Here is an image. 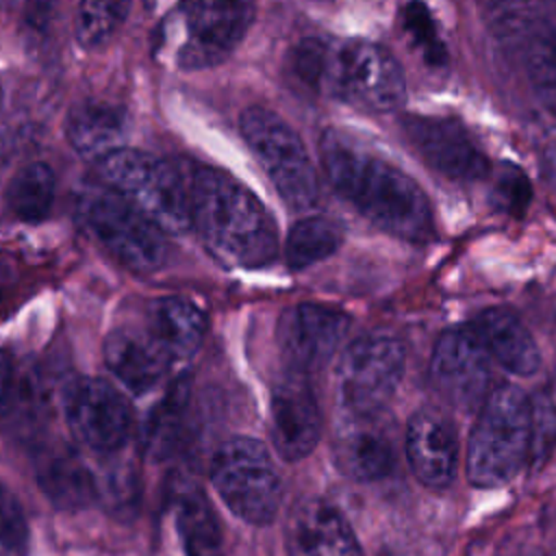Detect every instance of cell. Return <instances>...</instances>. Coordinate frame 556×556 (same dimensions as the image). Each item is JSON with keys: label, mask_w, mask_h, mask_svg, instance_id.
<instances>
[{"label": "cell", "mask_w": 556, "mask_h": 556, "mask_svg": "<svg viewBox=\"0 0 556 556\" xmlns=\"http://www.w3.org/2000/svg\"><path fill=\"white\" fill-rule=\"evenodd\" d=\"M523 67L532 93L556 117V35L547 26L536 24L523 37Z\"/></svg>", "instance_id": "cell-27"}, {"label": "cell", "mask_w": 556, "mask_h": 556, "mask_svg": "<svg viewBox=\"0 0 556 556\" xmlns=\"http://www.w3.org/2000/svg\"><path fill=\"white\" fill-rule=\"evenodd\" d=\"M532 198V187L523 169L515 163H500L493 174V200L500 211L521 215Z\"/></svg>", "instance_id": "cell-35"}, {"label": "cell", "mask_w": 556, "mask_h": 556, "mask_svg": "<svg viewBox=\"0 0 556 556\" xmlns=\"http://www.w3.org/2000/svg\"><path fill=\"white\" fill-rule=\"evenodd\" d=\"M132 0H80L76 11V39L83 48L104 46L128 15Z\"/></svg>", "instance_id": "cell-29"}, {"label": "cell", "mask_w": 556, "mask_h": 556, "mask_svg": "<svg viewBox=\"0 0 556 556\" xmlns=\"http://www.w3.org/2000/svg\"><path fill=\"white\" fill-rule=\"evenodd\" d=\"M191 228L228 267L258 269L274 261L278 235L261 200L237 178L215 167L189 174Z\"/></svg>", "instance_id": "cell-2"}, {"label": "cell", "mask_w": 556, "mask_h": 556, "mask_svg": "<svg viewBox=\"0 0 556 556\" xmlns=\"http://www.w3.org/2000/svg\"><path fill=\"white\" fill-rule=\"evenodd\" d=\"M350 330V317L332 306L302 302L287 308L278 321V345L289 371L313 374L339 350Z\"/></svg>", "instance_id": "cell-13"}, {"label": "cell", "mask_w": 556, "mask_h": 556, "mask_svg": "<svg viewBox=\"0 0 556 556\" xmlns=\"http://www.w3.org/2000/svg\"><path fill=\"white\" fill-rule=\"evenodd\" d=\"M239 128L280 200L293 211L311 208L319 198V178L293 126L276 111L254 104L239 115Z\"/></svg>", "instance_id": "cell-5"}, {"label": "cell", "mask_w": 556, "mask_h": 556, "mask_svg": "<svg viewBox=\"0 0 556 556\" xmlns=\"http://www.w3.org/2000/svg\"><path fill=\"white\" fill-rule=\"evenodd\" d=\"M343 230L337 222L313 215L293 224L285 241V261L291 269H306L337 252Z\"/></svg>", "instance_id": "cell-26"}, {"label": "cell", "mask_w": 556, "mask_h": 556, "mask_svg": "<svg viewBox=\"0 0 556 556\" xmlns=\"http://www.w3.org/2000/svg\"><path fill=\"white\" fill-rule=\"evenodd\" d=\"M63 413L74 439L93 452L122 450L132 430L126 400L98 378L72 380L63 393Z\"/></svg>", "instance_id": "cell-10"}, {"label": "cell", "mask_w": 556, "mask_h": 556, "mask_svg": "<svg viewBox=\"0 0 556 556\" xmlns=\"http://www.w3.org/2000/svg\"><path fill=\"white\" fill-rule=\"evenodd\" d=\"M7 206L26 222L37 224L48 217L54 202V174L46 163H28L15 172L7 187Z\"/></svg>", "instance_id": "cell-25"}, {"label": "cell", "mask_w": 556, "mask_h": 556, "mask_svg": "<svg viewBox=\"0 0 556 556\" xmlns=\"http://www.w3.org/2000/svg\"><path fill=\"white\" fill-rule=\"evenodd\" d=\"M321 167L332 189L384 232L424 243L432 237L430 200L415 178L328 128L319 139Z\"/></svg>", "instance_id": "cell-1"}, {"label": "cell", "mask_w": 556, "mask_h": 556, "mask_svg": "<svg viewBox=\"0 0 556 556\" xmlns=\"http://www.w3.org/2000/svg\"><path fill=\"white\" fill-rule=\"evenodd\" d=\"M78 215L91 237L124 267L156 271L167 258L163 230L113 189H89L78 200Z\"/></svg>", "instance_id": "cell-7"}, {"label": "cell", "mask_w": 556, "mask_h": 556, "mask_svg": "<svg viewBox=\"0 0 556 556\" xmlns=\"http://www.w3.org/2000/svg\"><path fill=\"white\" fill-rule=\"evenodd\" d=\"M532 421H534V441L556 434V378L552 387L543 393L536 408H532Z\"/></svg>", "instance_id": "cell-36"}, {"label": "cell", "mask_w": 556, "mask_h": 556, "mask_svg": "<svg viewBox=\"0 0 556 556\" xmlns=\"http://www.w3.org/2000/svg\"><path fill=\"white\" fill-rule=\"evenodd\" d=\"M67 141L89 161H100L106 154L124 148L128 135V117L117 104L87 100L76 104L67 115Z\"/></svg>", "instance_id": "cell-22"}, {"label": "cell", "mask_w": 556, "mask_h": 556, "mask_svg": "<svg viewBox=\"0 0 556 556\" xmlns=\"http://www.w3.org/2000/svg\"><path fill=\"white\" fill-rule=\"evenodd\" d=\"M9 384H11V365H9V358L4 356V352H0V410H2L7 393H9Z\"/></svg>", "instance_id": "cell-37"}, {"label": "cell", "mask_w": 556, "mask_h": 556, "mask_svg": "<svg viewBox=\"0 0 556 556\" xmlns=\"http://www.w3.org/2000/svg\"><path fill=\"white\" fill-rule=\"evenodd\" d=\"M406 369V350L391 334H363L354 339L337 365L341 410H382L393 397Z\"/></svg>", "instance_id": "cell-9"}, {"label": "cell", "mask_w": 556, "mask_h": 556, "mask_svg": "<svg viewBox=\"0 0 556 556\" xmlns=\"http://www.w3.org/2000/svg\"><path fill=\"white\" fill-rule=\"evenodd\" d=\"M189 402V380L178 378L146 424V447L152 456H165L178 441L182 415Z\"/></svg>", "instance_id": "cell-28"}, {"label": "cell", "mask_w": 556, "mask_h": 556, "mask_svg": "<svg viewBox=\"0 0 556 556\" xmlns=\"http://www.w3.org/2000/svg\"><path fill=\"white\" fill-rule=\"evenodd\" d=\"M534 445L532 404L528 395L500 384L480 404L467 441L465 473L473 486L493 489L510 482L526 465Z\"/></svg>", "instance_id": "cell-3"}, {"label": "cell", "mask_w": 556, "mask_h": 556, "mask_svg": "<svg viewBox=\"0 0 556 556\" xmlns=\"http://www.w3.org/2000/svg\"><path fill=\"white\" fill-rule=\"evenodd\" d=\"M332 52L334 43L321 37H306L291 50L289 67L302 85L321 93H330Z\"/></svg>", "instance_id": "cell-32"}, {"label": "cell", "mask_w": 556, "mask_h": 556, "mask_svg": "<svg viewBox=\"0 0 556 556\" xmlns=\"http://www.w3.org/2000/svg\"><path fill=\"white\" fill-rule=\"evenodd\" d=\"M28 543L30 532L24 510L0 480V556H26Z\"/></svg>", "instance_id": "cell-34"}, {"label": "cell", "mask_w": 556, "mask_h": 556, "mask_svg": "<svg viewBox=\"0 0 556 556\" xmlns=\"http://www.w3.org/2000/svg\"><path fill=\"white\" fill-rule=\"evenodd\" d=\"M271 443L282 460L298 463L308 456L321 434L317 397L304 374L289 371L271 391Z\"/></svg>", "instance_id": "cell-16"}, {"label": "cell", "mask_w": 556, "mask_h": 556, "mask_svg": "<svg viewBox=\"0 0 556 556\" xmlns=\"http://www.w3.org/2000/svg\"><path fill=\"white\" fill-rule=\"evenodd\" d=\"M35 476L43 495L59 510H78L98 497L96 480L67 447L41 445L35 454Z\"/></svg>", "instance_id": "cell-21"}, {"label": "cell", "mask_w": 556, "mask_h": 556, "mask_svg": "<svg viewBox=\"0 0 556 556\" xmlns=\"http://www.w3.org/2000/svg\"><path fill=\"white\" fill-rule=\"evenodd\" d=\"M476 4L489 30L504 41H523L541 24V0H476Z\"/></svg>", "instance_id": "cell-30"}, {"label": "cell", "mask_w": 556, "mask_h": 556, "mask_svg": "<svg viewBox=\"0 0 556 556\" xmlns=\"http://www.w3.org/2000/svg\"><path fill=\"white\" fill-rule=\"evenodd\" d=\"M406 456L424 486L452 484L458 471V439L452 424L432 408L417 410L406 428Z\"/></svg>", "instance_id": "cell-18"}, {"label": "cell", "mask_w": 556, "mask_h": 556, "mask_svg": "<svg viewBox=\"0 0 556 556\" xmlns=\"http://www.w3.org/2000/svg\"><path fill=\"white\" fill-rule=\"evenodd\" d=\"M285 539L289 556H363L348 519L319 497L293 506Z\"/></svg>", "instance_id": "cell-17"}, {"label": "cell", "mask_w": 556, "mask_h": 556, "mask_svg": "<svg viewBox=\"0 0 556 556\" xmlns=\"http://www.w3.org/2000/svg\"><path fill=\"white\" fill-rule=\"evenodd\" d=\"M486 348L491 361L515 376H532L541 365V352L530 330L506 308H486L469 324Z\"/></svg>", "instance_id": "cell-20"}, {"label": "cell", "mask_w": 556, "mask_h": 556, "mask_svg": "<svg viewBox=\"0 0 556 556\" xmlns=\"http://www.w3.org/2000/svg\"><path fill=\"white\" fill-rule=\"evenodd\" d=\"M330 96L354 106L389 113L406 100V78L400 61L380 43L348 39L334 43Z\"/></svg>", "instance_id": "cell-8"}, {"label": "cell", "mask_w": 556, "mask_h": 556, "mask_svg": "<svg viewBox=\"0 0 556 556\" xmlns=\"http://www.w3.org/2000/svg\"><path fill=\"white\" fill-rule=\"evenodd\" d=\"M437 391L463 410L478 408L491 387V356L471 326L445 330L430 356Z\"/></svg>", "instance_id": "cell-11"}, {"label": "cell", "mask_w": 556, "mask_h": 556, "mask_svg": "<svg viewBox=\"0 0 556 556\" xmlns=\"http://www.w3.org/2000/svg\"><path fill=\"white\" fill-rule=\"evenodd\" d=\"M508 556H543L536 547H521V549H515V552H510Z\"/></svg>", "instance_id": "cell-38"}, {"label": "cell", "mask_w": 556, "mask_h": 556, "mask_svg": "<svg viewBox=\"0 0 556 556\" xmlns=\"http://www.w3.org/2000/svg\"><path fill=\"white\" fill-rule=\"evenodd\" d=\"M204 330V313L187 298H159L148 308V332L169 361L189 358L200 348Z\"/></svg>", "instance_id": "cell-23"}, {"label": "cell", "mask_w": 556, "mask_h": 556, "mask_svg": "<svg viewBox=\"0 0 556 556\" xmlns=\"http://www.w3.org/2000/svg\"><path fill=\"white\" fill-rule=\"evenodd\" d=\"M48 400H46V389L35 371H28L20 376L17 382L11 380L9 393L4 400V406L0 413H7L11 428L17 434L30 437L37 426H41V419L46 415Z\"/></svg>", "instance_id": "cell-31"}, {"label": "cell", "mask_w": 556, "mask_h": 556, "mask_svg": "<svg viewBox=\"0 0 556 556\" xmlns=\"http://www.w3.org/2000/svg\"><path fill=\"white\" fill-rule=\"evenodd\" d=\"M252 20L254 0H191L178 63L187 70L222 63L245 37Z\"/></svg>", "instance_id": "cell-14"}, {"label": "cell", "mask_w": 556, "mask_h": 556, "mask_svg": "<svg viewBox=\"0 0 556 556\" xmlns=\"http://www.w3.org/2000/svg\"><path fill=\"white\" fill-rule=\"evenodd\" d=\"M402 26L430 65L445 63V46L439 39L434 17L421 0H410L402 9Z\"/></svg>", "instance_id": "cell-33"}, {"label": "cell", "mask_w": 556, "mask_h": 556, "mask_svg": "<svg viewBox=\"0 0 556 556\" xmlns=\"http://www.w3.org/2000/svg\"><path fill=\"white\" fill-rule=\"evenodd\" d=\"M176 526L185 556H224L219 521L198 486L180 491L176 500Z\"/></svg>", "instance_id": "cell-24"}, {"label": "cell", "mask_w": 556, "mask_h": 556, "mask_svg": "<svg viewBox=\"0 0 556 556\" xmlns=\"http://www.w3.org/2000/svg\"><path fill=\"white\" fill-rule=\"evenodd\" d=\"M102 352L111 374L132 393H148L172 365L148 330L115 328L106 334Z\"/></svg>", "instance_id": "cell-19"}, {"label": "cell", "mask_w": 556, "mask_h": 556, "mask_svg": "<svg viewBox=\"0 0 556 556\" xmlns=\"http://www.w3.org/2000/svg\"><path fill=\"white\" fill-rule=\"evenodd\" d=\"M106 187L139 208L163 232L185 235L191 228L189 174L176 163L119 148L98 161Z\"/></svg>", "instance_id": "cell-4"}, {"label": "cell", "mask_w": 556, "mask_h": 556, "mask_svg": "<svg viewBox=\"0 0 556 556\" xmlns=\"http://www.w3.org/2000/svg\"><path fill=\"white\" fill-rule=\"evenodd\" d=\"M337 469L350 480L384 478L395 463L393 419L382 410H343L332 434Z\"/></svg>", "instance_id": "cell-12"}, {"label": "cell", "mask_w": 556, "mask_h": 556, "mask_svg": "<svg viewBox=\"0 0 556 556\" xmlns=\"http://www.w3.org/2000/svg\"><path fill=\"white\" fill-rule=\"evenodd\" d=\"M211 482L222 502L252 526L274 521L282 502V480L267 447L252 437H232L211 460Z\"/></svg>", "instance_id": "cell-6"}, {"label": "cell", "mask_w": 556, "mask_h": 556, "mask_svg": "<svg viewBox=\"0 0 556 556\" xmlns=\"http://www.w3.org/2000/svg\"><path fill=\"white\" fill-rule=\"evenodd\" d=\"M402 130L419 156L441 176L460 182L486 176L489 159L463 122L437 115H406Z\"/></svg>", "instance_id": "cell-15"}]
</instances>
